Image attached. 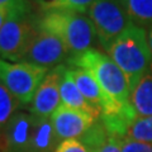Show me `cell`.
Wrapping results in <instances>:
<instances>
[{
    "label": "cell",
    "instance_id": "d6986e66",
    "mask_svg": "<svg viewBox=\"0 0 152 152\" xmlns=\"http://www.w3.org/2000/svg\"><path fill=\"white\" fill-rule=\"evenodd\" d=\"M55 152H93L80 140H65L61 141Z\"/></svg>",
    "mask_w": 152,
    "mask_h": 152
},
{
    "label": "cell",
    "instance_id": "30bf717a",
    "mask_svg": "<svg viewBox=\"0 0 152 152\" xmlns=\"http://www.w3.org/2000/svg\"><path fill=\"white\" fill-rule=\"evenodd\" d=\"M34 117L17 112L0 134V152H28Z\"/></svg>",
    "mask_w": 152,
    "mask_h": 152
},
{
    "label": "cell",
    "instance_id": "603a6c76",
    "mask_svg": "<svg viewBox=\"0 0 152 152\" xmlns=\"http://www.w3.org/2000/svg\"><path fill=\"white\" fill-rule=\"evenodd\" d=\"M42 12L64 9V0H34Z\"/></svg>",
    "mask_w": 152,
    "mask_h": 152
},
{
    "label": "cell",
    "instance_id": "7c38bea8",
    "mask_svg": "<svg viewBox=\"0 0 152 152\" xmlns=\"http://www.w3.org/2000/svg\"><path fill=\"white\" fill-rule=\"evenodd\" d=\"M60 142L51 118L34 117L28 152H55Z\"/></svg>",
    "mask_w": 152,
    "mask_h": 152
},
{
    "label": "cell",
    "instance_id": "3957f363",
    "mask_svg": "<svg viewBox=\"0 0 152 152\" xmlns=\"http://www.w3.org/2000/svg\"><path fill=\"white\" fill-rule=\"evenodd\" d=\"M66 64L67 67H81L90 71L105 94L113 100L121 103L129 102V80L108 53L91 48L77 57H71Z\"/></svg>",
    "mask_w": 152,
    "mask_h": 152
},
{
    "label": "cell",
    "instance_id": "5b68a950",
    "mask_svg": "<svg viewBox=\"0 0 152 152\" xmlns=\"http://www.w3.org/2000/svg\"><path fill=\"white\" fill-rule=\"evenodd\" d=\"M50 70L29 62H9L0 57V83L18 99L22 107H29L33 96Z\"/></svg>",
    "mask_w": 152,
    "mask_h": 152
},
{
    "label": "cell",
    "instance_id": "e0dca14e",
    "mask_svg": "<svg viewBox=\"0 0 152 152\" xmlns=\"http://www.w3.org/2000/svg\"><path fill=\"white\" fill-rule=\"evenodd\" d=\"M124 137L137 141L152 142V117L137 118Z\"/></svg>",
    "mask_w": 152,
    "mask_h": 152
},
{
    "label": "cell",
    "instance_id": "9c48e42d",
    "mask_svg": "<svg viewBox=\"0 0 152 152\" xmlns=\"http://www.w3.org/2000/svg\"><path fill=\"white\" fill-rule=\"evenodd\" d=\"M96 121L90 114L71 109L64 104L51 117L52 126L60 141L80 140Z\"/></svg>",
    "mask_w": 152,
    "mask_h": 152
},
{
    "label": "cell",
    "instance_id": "8992f818",
    "mask_svg": "<svg viewBox=\"0 0 152 152\" xmlns=\"http://www.w3.org/2000/svg\"><path fill=\"white\" fill-rule=\"evenodd\" d=\"M98 42L105 51L133 23L121 0H96L88 12Z\"/></svg>",
    "mask_w": 152,
    "mask_h": 152
},
{
    "label": "cell",
    "instance_id": "5bb4252c",
    "mask_svg": "<svg viewBox=\"0 0 152 152\" xmlns=\"http://www.w3.org/2000/svg\"><path fill=\"white\" fill-rule=\"evenodd\" d=\"M129 103L138 118L152 117V65L131 89Z\"/></svg>",
    "mask_w": 152,
    "mask_h": 152
},
{
    "label": "cell",
    "instance_id": "cb8c5ba5",
    "mask_svg": "<svg viewBox=\"0 0 152 152\" xmlns=\"http://www.w3.org/2000/svg\"><path fill=\"white\" fill-rule=\"evenodd\" d=\"M10 13H12V10H9V9H0V31H1L3 26L5 24V22L8 20Z\"/></svg>",
    "mask_w": 152,
    "mask_h": 152
},
{
    "label": "cell",
    "instance_id": "7a4b0ae2",
    "mask_svg": "<svg viewBox=\"0 0 152 152\" xmlns=\"http://www.w3.org/2000/svg\"><path fill=\"white\" fill-rule=\"evenodd\" d=\"M107 53L129 80L131 89L152 65V51L143 27L132 24L109 47Z\"/></svg>",
    "mask_w": 152,
    "mask_h": 152
},
{
    "label": "cell",
    "instance_id": "d4e9b609",
    "mask_svg": "<svg viewBox=\"0 0 152 152\" xmlns=\"http://www.w3.org/2000/svg\"><path fill=\"white\" fill-rule=\"evenodd\" d=\"M147 31V38H148V43H150V47H151V51H152V26L146 28Z\"/></svg>",
    "mask_w": 152,
    "mask_h": 152
},
{
    "label": "cell",
    "instance_id": "6da1fadb",
    "mask_svg": "<svg viewBox=\"0 0 152 152\" xmlns=\"http://www.w3.org/2000/svg\"><path fill=\"white\" fill-rule=\"evenodd\" d=\"M37 29L60 37L71 57H77L93 48L98 41L90 18L81 13L65 9L41 12L36 15Z\"/></svg>",
    "mask_w": 152,
    "mask_h": 152
},
{
    "label": "cell",
    "instance_id": "2e32d148",
    "mask_svg": "<svg viewBox=\"0 0 152 152\" xmlns=\"http://www.w3.org/2000/svg\"><path fill=\"white\" fill-rule=\"evenodd\" d=\"M20 107L18 99L0 83V134Z\"/></svg>",
    "mask_w": 152,
    "mask_h": 152
},
{
    "label": "cell",
    "instance_id": "52a82bcc",
    "mask_svg": "<svg viewBox=\"0 0 152 152\" xmlns=\"http://www.w3.org/2000/svg\"><path fill=\"white\" fill-rule=\"evenodd\" d=\"M69 58V50L60 37L37 29L23 61L52 70L67 62Z\"/></svg>",
    "mask_w": 152,
    "mask_h": 152
},
{
    "label": "cell",
    "instance_id": "ffe728a7",
    "mask_svg": "<svg viewBox=\"0 0 152 152\" xmlns=\"http://www.w3.org/2000/svg\"><path fill=\"white\" fill-rule=\"evenodd\" d=\"M96 0H64V9L85 14Z\"/></svg>",
    "mask_w": 152,
    "mask_h": 152
},
{
    "label": "cell",
    "instance_id": "277c9868",
    "mask_svg": "<svg viewBox=\"0 0 152 152\" xmlns=\"http://www.w3.org/2000/svg\"><path fill=\"white\" fill-rule=\"evenodd\" d=\"M36 32V14L31 9L13 10L0 31V57L13 62L23 61Z\"/></svg>",
    "mask_w": 152,
    "mask_h": 152
},
{
    "label": "cell",
    "instance_id": "ac0fdd59",
    "mask_svg": "<svg viewBox=\"0 0 152 152\" xmlns=\"http://www.w3.org/2000/svg\"><path fill=\"white\" fill-rule=\"evenodd\" d=\"M122 152H152V142L137 141L128 137H121Z\"/></svg>",
    "mask_w": 152,
    "mask_h": 152
},
{
    "label": "cell",
    "instance_id": "ba28073f",
    "mask_svg": "<svg viewBox=\"0 0 152 152\" xmlns=\"http://www.w3.org/2000/svg\"><path fill=\"white\" fill-rule=\"evenodd\" d=\"M65 69L66 65H61L48 71L29 104V113L32 115L38 118H51L52 114L60 108L62 104L60 85Z\"/></svg>",
    "mask_w": 152,
    "mask_h": 152
},
{
    "label": "cell",
    "instance_id": "7402d4cb",
    "mask_svg": "<svg viewBox=\"0 0 152 152\" xmlns=\"http://www.w3.org/2000/svg\"><path fill=\"white\" fill-rule=\"evenodd\" d=\"M0 9L9 10H27L31 9V4L28 0H0Z\"/></svg>",
    "mask_w": 152,
    "mask_h": 152
},
{
    "label": "cell",
    "instance_id": "44dd1931",
    "mask_svg": "<svg viewBox=\"0 0 152 152\" xmlns=\"http://www.w3.org/2000/svg\"><path fill=\"white\" fill-rule=\"evenodd\" d=\"M95 152H122L121 137H115L110 134L108 137V140Z\"/></svg>",
    "mask_w": 152,
    "mask_h": 152
},
{
    "label": "cell",
    "instance_id": "4fadbf2b",
    "mask_svg": "<svg viewBox=\"0 0 152 152\" xmlns=\"http://www.w3.org/2000/svg\"><path fill=\"white\" fill-rule=\"evenodd\" d=\"M60 93H61V102H62L64 105L69 107L71 109L84 112L86 114H90L95 119H100V110L94 108L91 104L83 96V94L80 93V90L76 86L75 81L72 80V77H71L67 66H66L65 72L62 75V80H61Z\"/></svg>",
    "mask_w": 152,
    "mask_h": 152
},
{
    "label": "cell",
    "instance_id": "8fae6325",
    "mask_svg": "<svg viewBox=\"0 0 152 152\" xmlns=\"http://www.w3.org/2000/svg\"><path fill=\"white\" fill-rule=\"evenodd\" d=\"M71 77L75 81L76 86L83 94V96L91 104L94 108L100 110V114L104 109H107L115 102L110 96H108L105 91L99 85L98 80L90 71L81 67H67Z\"/></svg>",
    "mask_w": 152,
    "mask_h": 152
},
{
    "label": "cell",
    "instance_id": "9a60e30c",
    "mask_svg": "<svg viewBox=\"0 0 152 152\" xmlns=\"http://www.w3.org/2000/svg\"><path fill=\"white\" fill-rule=\"evenodd\" d=\"M133 24L148 28L152 26V0H121Z\"/></svg>",
    "mask_w": 152,
    "mask_h": 152
}]
</instances>
